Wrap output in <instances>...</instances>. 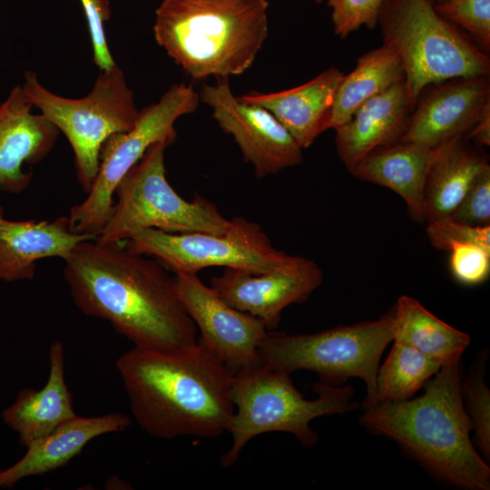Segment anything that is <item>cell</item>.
<instances>
[{"label": "cell", "instance_id": "cell-1", "mask_svg": "<svg viewBox=\"0 0 490 490\" xmlns=\"http://www.w3.org/2000/svg\"><path fill=\"white\" fill-rule=\"evenodd\" d=\"M64 262L76 307L108 321L134 347L173 350L197 344V328L180 301L175 278L158 260L122 242L89 240Z\"/></svg>", "mask_w": 490, "mask_h": 490}, {"label": "cell", "instance_id": "cell-2", "mask_svg": "<svg viewBox=\"0 0 490 490\" xmlns=\"http://www.w3.org/2000/svg\"><path fill=\"white\" fill-rule=\"evenodd\" d=\"M116 367L132 416L148 435L214 438L229 432L234 372L198 343L173 350L133 347Z\"/></svg>", "mask_w": 490, "mask_h": 490}, {"label": "cell", "instance_id": "cell-3", "mask_svg": "<svg viewBox=\"0 0 490 490\" xmlns=\"http://www.w3.org/2000/svg\"><path fill=\"white\" fill-rule=\"evenodd\" d=\"M461 360L442 366L424 394L402 402H380L364 410L360 423L397 441L430 473L467 490H488L490 468L470 438L473 429L461 395Z\"/></svg>", "mask_w": 490, "mask_h": 490}, {"label": "cell", "instance_id": "cell-4", "mask_svg": "<svg viewBox=\"0 0 490 490\" xmlns=\"http://www.w3.org/2000/svg\"><path fill=\"white\" fill-rule=\"evenodd\" d=\"M267 0H163L156 43L193 79L248 70L269 34Z\"/></svg>", "mask_w": 490, "mask_h": 490}, {"label": "cell", "instance_id": "cell-5", "mask_svg": "<svg viewBox=\"0 0 490 490\" xmlns=\"http://www.w3.org/2000/svg\"><path fill=\"white\" fill-rule=\"evenodd\" d=\"M312 389L317 398L306 399L295 387L290 374L262 362L235 371L230 395L237 410L229 429L232 445L221 456V466H231L250 439L269 432L290 433L310 448L318 443V435L309 426L314 418L358 407L351 402V386L320 381L314 383Z\"/></svg>", "mask_w": 490, "mask_h": 490}, {"label": "cell", "instance_id": "cell-6", "mask_svg": "<svg viewBox=\"0 0 490 490\" xmlns=\"http://www.w3.org/2000/svg\"><path fill=\"white\" fill-rule=\"evenodd\" d=\"M377 25L383 44L393 45L401 58L412 110L429 84L490 74L488 54L441 17L429 0H385Z\"/></svg>", "mask_w": 490, "mask_h": 490}, {"label": "cell", "instance_id": "cell-7", "mask_svg": "<svg viewBox=\"0 0 490 490\" xmlns=\"http://www.w3.org/2000/svg\"><path fill=\"white\" fill-rule=\"evenodd\" d=\"M393 309L378 319L337 326L313 334L268 331L260 348L262 363L291 374L316 372L321 382L339 386L351 377L364 380L362 409L377 404L376 382L383 351L393 340Z\"/></svg>", "mask_w": 490, "mask_h": 490}, {"label": "cell", "instance_id": "cell-8", "mask_svg": "<svg viewBox=\"0 0 490 490\" xmlns=\"http://www.w3.org/2000/svg\"><path fill=\"white\" fill-rule=\"evenodd\" d=\"M22 90L31 105L68 140L77 179L88 193L98 174L103 144L112 134L129 131L139 115L122 71L116 64L101 70L92 91L83 98L50 92L29 71L24 73Z\"/></svg>", "mask_w": 490, "mask_h": 490}, {"label": "cell", "instance_id": "cell-9", "mask_svg": "<svg viewBox=\"0 0 490 490\" xmlns=\"http://www.w3.org/2000/svg\"><path fill=\"white\" fill-rule=\"evenodd\" d=\"M169 141L152 143L118 183L110 220L95 240L118 243L149 228L167 232L222 233L229 226L214 203L201 195L186 201L168 182L164 152Z\"/></svg>", "mask_w": 490, "mask_h": 490}, {"label": "cell", "instance_id": "cell-10", "mask_svg": "<svg viewBox=\"0 0 490 490\" xmlns=\"http://www.w3.org/2000/svg\"><path fill=\"white\" fill-rule=\"evenodd\" d=\"M200 102L191 85L173 84L160 99L139 111L133 126L112 134L103 144L96 179L86 198L75 204L68 215L73 232L98 236L111 218L114 191L148 148L159 141L176 139V120L193 112Z\"/></svg>", "mask_w": 490, "mask_h": 490}, {"label": "cell", "instance_id": "cell-11", "mask_svg": "<svg viewBox=\"0 0 490 490\" xmlns=\"http://www.w3.org/2000/svg\"><path fill=\"white\" fill-rule=\"evenodd\" d=\"M133 252L152 257L176 273H197L210 267L259 274L287 263L293 255L277 250L261 226L243 217L230 220L222 233H173L149 228L122 241Z\"/></svg>", "mask_w": 490, "mask_h": 490}, {"label": "cell", "instance_id": "cell-12", "mask_svg": "<svg viewBox=\"0 0 490 490\" xmlns=\"http://www.w3.org/2000/svg\"><path fill=\"white\" fill-rule=\"evenodd\" d=\"M204 84L200 101L212 109V117L225 132L232 135L244 160L260 179L300 164L302 148L267 109L234 96L228 78Z\"/></svg>", "mask_w": 490, "mask_h": 490}, {"label": "cell", "instance_id": "cell-13", "mask_svg": "<svg viewBox=\"0 0 490 490\" xmlns=\"http://www.w3.org/2000/svg\"><path fill=\"white\" fill-rule=\"evenodd\" d=\"M174 278L180 301L200 329L198 345L233 372L261 362L259 348L268 332L261 320L230 306L197 273Z\"/></svg>", "mask_w": 490, "mask_h": 490}, {"label": "cell", "instance_id": "cell-14", "mask_svg": "<svg viewBox=\"0 0 490 490\" xmlns=\"http://www.w3.org/2000/svg\"><path fill=\"white\" fill-rule=\"evenodd\" d=\"M323 272L313 260L292 256L287 263L263 273L224 268L211 287L230 306L275 328L285 308L306 301L319 287Z\"/></svg>", "mask_w": 490, "mask_h": 490}, {"label": "cell", "instance_id": "cell-15", "mask_svg": "<svg viewBox=\"0 0 490 490\" xmlns=\"http://www.w3.org/2000/svg\"><path fill=\"white\" fill-rule=\"evenodd\" d=\"M488 103L489 75L429 84L419 94L399 141L434 148L466 135Z\"/></svg>", "mask_w": 490, "mask_h": 490}, {"label": "cell", "instance_id": "cell-16", "mask_svg": "<svg viewBox=\"0 0 490 490\" xmlns=\"http://www.w3.org/2000/svg\"><path fill=\"white\" fill-rule=\"evenodd\" d=\"M22 87L15 86L0 105V191L18 193L33 174L24 163L40 162L54 146L59 130L42 114H33Z\"/></svg>", "mask_w": 490, "mask_h": 490}, {"label": "cell", "instance_id": "cell-17", "mask_svg": "<svg viewBox=\"0 0 490 490\" xmlns=\"http://www.w3.org/2000/svg\"><path fill=\"white\" fill-rule=\"evenodd\" d=\"M4 212L0 205V279L5 281L32 279L39 260L58 257L64 260L77 244L96 239L73 232L68 216L53 221H14L6 220Z\"/></svg>", "mask_w": 490, "mask_h": 490}, {"label": "cell", "instance_id": "cell-18", "mask_svg": "<svg viewBox=\"0 0 490 490\" xmlns=\"http://www.w3.org/2000/svg\"><path fill=\"white\" fill-rule=\"evenodd\" d=\"M343 75L331 66L297 87L268 93L250 91L239 98L267 109L306 149L328 130L336 91Z\"/></svg>", "mask_w": 490, "mask_h": 490}, {"label": "cell", "instance_id": "cell-19", "mask_svg": "<svg viewBox=\"0 0 490 490\" xmlns=\"http://www.w3.org/2000/svg\"><path fill=\"white\" fill-rule=\"evenodd\" d=\"M411 111L405 80L359 106L335 129L337 151L347 170L350 172L375 149L398 142Z\"/></svg>", "mask_w": 490, "mask_h": 490}, {"label": "cell", "instance_id": "cell-20", "mask_svg": "<svg viewBox=\"0 0 490 490\" xmlns=\"http://www.w3.org/2000/svg\"><path fill=\"white\" fill-rule=\"evenodd\" d=\"M132 419L122 413L74 418L39 437L25 447L24 456L15 464L0 471V488H8L18 481L39 475L65 466L78 456L92 439L126 429Z\"/></svg>", "mask_w": 490, "mask_h": 490}, {"label": "cell", "instance_id": "cell-21", "mask_svg": "<svg viewBox=\"0 0 490 490\" xmlns=\"http://www.w3.org/2000/svg\"><path fill=\"white\" fill-rule=\"evenodd\" d=\"M488 167L487 155L465 135L432 148L424 192L426 222L452 218L470 186Z\"/></svg>", "mask_w": 490, "mask_h": 490}, {"label": "cell", "instance_id": "cell-22", "mask_svg": "<svg viewBox=\"0 0 490 490\" xmlns=\"http://www.w3.org/2000/svg\"><path fill=\"white\" fill-rule=\"evenodd\" d=\"M49 364L45 385L39 390H21L2 413L4 422L18 434L24 446L77 416L64 378V348L61 341L51 344Z\"/></svg>", "mask_w": 490, "mask_h": 490}, {"label": "cell", "instance_id": "cell-23", "mask_svg": "<svg viewBox=\"0 0 490 490\" xmlns=\"http://www.w3.org/2000/svg\"><path fill=\"white\" fill-rule=\"evenodd\" d=\"M432 148L409 142H396L366 155L350 172L356 178L387 187L405 201L408 213L426 222L425 183Z\"/></svg>", "mask_w": 490, "mask_h": 490}, {"label": "cell", "instance_id": "cell-24", "mask_svg": "<svg viewBox=\"0 0 490 490\" xmlns=\"http://www.w3.org/2000/svg\"><path fill=\"white\" fill-rule=\"evenodd\" d=\"M393 309V340L418 350L441 367L461 360L470 337L427 310L417 299L401 296Z\"/></svg>", "mask_w": 490, "mask_h": 490}, {"label": "cell", "instance_id": "cell-25", "mask_svg": "<svg viewBox=\"0 0 490 490\" xmlns=\"http://www.w3.org/2000/svg\"><path fill=\"white\" fill-rule=\"evenodd\" d=\"M405 80V71L397 49L387 44L357 60L355 68L344 74L336 91L328 129L347 122L365 102L393 84Z\"/></svg>", "mask_w": 490, "mask_h": 490}, {"label": "cell", "instance_id": "cell-26", "mask_svg": "<svg viewBox=\"0 0 490 490\" xmlns=\"http://www.w3.org/2000/svg\"><path fill=\"white\" fill-rule=\"evenodd\" d=\"M393 341L386 361L377 369V404L410 399L441 368L414 348Z\"/></svg>", "mask_w": 490, "mask_h": 490}, {"label": "cell", "instance_id": "cell-27", "mask_svg": "<svg viewBox=\"0 0 490 490\" xmlns=\"http://www.w3.org/2000/svg\"><path fill=\"white\" fill-rule=\"evenodd\" d=\"M487 353L484 349L461 378V395L475 430V445L485 458L490 457V390L485 382Z\"/></svg>", "mask_w": 490, "mask_h": 490}, {"label": "cell", "instance_id": "cell-28", "mask_svg": "<svg viewBox=\"0 0 490 490\" xmlns=\"http://www.w3.org/2000/svg\"><path fill=\"white\" fill-rule=\"evenodd\" d=\"M436 12L465 31L477 46L489 54L490 0H446L434 5Z\"/></svg>", "mask_w": 490, "mask_h": 490}, {"label": "cell", "instance_id": "cell-29", "mask_svg": "<svg viewBox=\"0 0 490 490\" xmlns=\"http://www.w3.org/2000/svg\"><path fill=\"white\" fill-rule=\"evenodd\" d=\"M331 8V21L335 34L345 39L350 33L366 26L377 25L385 0H326Z\"/></svg>", "mask_w": 490, "mask_h": 490}, {"label": "cell", "instance_id": "cell-30", "mask_svg": "<svg viewBox=\"0 0 490 490\" xmlns=\"http://www.w3.org/2000/svg\"><path fill=\"white\" fill-rule=\"evenodd\" d=\"M431 245L443 250L461 243H475L490 250V225L472 226L452 218L426 222Z\"/></svg>", "mask_w": 490, "mask_h": 490}, {"label": "cell", "instance_id": "cell-31", "mask_svg": "<svg viewBox=\"0 0 490 490\" xmlns=\"http://www.w3.org/2000/svg\"><path fill=\"white\" fill-rule=\"evenodd\" d=\"M449 267L460 283L474 286L483 283L490 274V250L475 243H461L450 250Z\"/></svg>", "mask_w": 490, "mask_h": 490}, {"label": "cell", "instance_id": "cell-32", "mask_svg": "<svg viewBox=\"0 0 490 490\" xmlns=\"http://www.w3.org/2000/svg\"><path fill=\"white\" fill-rule=\"evenodd\" d=\"M93 47V62L101 70H107L116 64L107 44L104 24L111 17L109 0H80Z\"/></svg>", "mask_w": 490, "mask_h": 490}, {"label": "cell", "instance_id": "cell-33", "mask_svg": "<svg viewBox=\"0 0 490 490\" xmlns=\"http://www.w3.org/2000/svg\"><path fill=\"white\" fill-rule=\"evenodd\" d=\"M452 219L472 226L490 225V167L475 180Z\"/></svg>", "mask_w": 490, "mask_h": 490}, {"label": "cell", "instance_id": "cell-34", "mask_svg": "<svg viewBox=\"0 0 490 490\" xmlns=\"http://www.w3.org/2000/svg\"><path fill=\"white\" fill-rule=\"evenodd\" d=\"M473 144L478 147L490 144V103H488L478 119L465 135Z\"/></svg>", "mask_w": 490, "mask_h": 490}, {"label": "cell", "instance_id": "cell-35", "mask_svg": "<svg viewBox=\"0 0 490 490\" xmlns=\"http://www.w3.org/2000/svg\"><path fill=\"white\" fill-rule=\"evenodd\" d=\"M433 5H437L446 2V0H429Z\"/></svg>", "mask_w": 490, "mask_h": 490}, {"label": "cell", "instance_id": "cell-36", "mask_svg": "<svg viewBox=\"0 0 490 490\" xmlns=\"http://www.w3.org/2000/svg\"><path fill=\"white\" fill-rule=\"evenodd\" d=\"M324 1H326V0H315V3L318 4V5H319V4H321L322 2H324Z\"/></svg>", "mask_w": 490, "mask_h": 490}]
</instances>
